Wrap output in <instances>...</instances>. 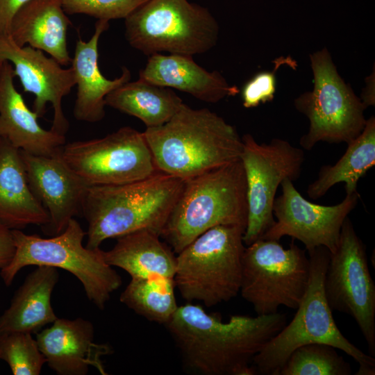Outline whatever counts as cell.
Here are the masks:
<instances>
[{"instance_id": "obj_24", "label": "cell", "mask_w": 375, "mask_h": 375, "mask_svg": "<svg viewBox=\"0 0 375 375\" xmlns=\"http://www.w3.org/2000/svg\"><path fill=\"white\" fill-rule=\"evenodd\" d=\"M160 238L147 229L123 235L117 238L111 249L103 251L104 259L110 266L126 271L131 278H174L176 256Z\"/></svg>"}, {"instance_id": "obj_14", "label": "cell", "mask_w": 375, "mask_h": 375, "mask_svg": "<svg viewBox=\"0 0 375 375\" xmlns=\"http://www.w3.org/2000/svg\"><path fill=\"white\" fill-rule=\"evenodd\" d=\"M281 187V194L273 204L276 220L261 238L279 241L283 236H290L301 241L308 252L324 247L334 253L342 224L357 206L358 192L346 194L336 205L323 206L306 199L290 179H285Z\"/></svg>"}, {"instance_id": "obj_5", "label": "cell", "mask_w": 375, "mask_h": 375, "mask_svg": "<svg viewBox=\"0 0 375 375\" xmlns=\"http://www.w3.org/2000/svg\"><path fill=\"white\" fill-rule=\"evenodd\" d=\"M330 251L319 247L309 251L310 278L296 314L255 356L256 373L278 375L290 354L298 347L326 344L342 350L359 365L356 375H374L375 359L350 342L339 330L324 294V283Z\"/></svg>"}, {"instance_id": "obj_12", "label": "cell", "mask_w": 375, "mask_h": 375, "mask_svg": "<svg viewBox=\"0 0 375 375\" xmlns=\"http://www.w3.org/2000/svg\"><path fill=\"white\" fill-rule=\"evenodd\" d=\"M240 160L244 171L248 207L243 234L244 245L258 239L274 224L273 204L279 185L286 178L296 181L305 160L302 149L274 138L258 143L249 133L242 137Z\"/></svg>"}, {"instance_id": "obj_29", "label": "cell", "mask_w": 375, "mask_h": 375, "mask_svg": "<svg viewBox=\"0 0 375 375\" xmlns=\"http://www.w3.org/2000/svg\"><path fill=\"white\" fill-rule=\"evenodd\" d=\"M0 359L8 363L14 375H38L46 363L36 339L25 332L0 335Z\"/></svg>"}, {"instance_id": "obj_32", "label": "cell", "mask_w": 375, "mask_h": 375, "mask_svg": "<svg viewBox=\"0 0 375 375\" xmlns=\"http://www.w3.org/2000/svg\"><path fill=\"white\" fill-rule=\"evenodd\" d=\"M30 0H0V35H9L17 12Z\"/></svg>"}, {"instance_id": "obj_23", "label": "cell", "mask_w": 375, "mask_h": 375, "mask_svg": "<svg viewBox=\"0 0 375 375\" xmlns=\"http://www.w3.org/2000/svg\"><path fill=\"white\" fill-rule=\"evenodd\" d=\"M59 280L57 268L37 266L15 292L10 305L0 315V335L11 332L37 333L58 317L51 303Z\"/></svg>"}, {"instance_id": "obj_33", "label": "cell", "mask_w": 375, "mask_h": 375, "mask_svg": "<svg viewBox=\"0 0 375 375\" xmlns=\"http://www.w3.org/2000/svg\"><path fill=\"white\" fill-rule=\"evenodd\" d=\"M15 253L12 229L0 223V269L7 267Z\"/></svg>"}, {"instance_id": "obj_11", "label": "cell", "mask_w": 375, "mask_h": 375, "mask_svg": "<svg viewBox=\"0 0 375 375\" xmlns=\"http://www.w3.org/2000/svg\"><path fill=\"white\" fill-rule=\"evenodd\" d=\"M60 155L88 187L125 184L159 172L143 132L130 126L103 138L65 143Z\"/></svg>"}, {"instance_id": "obj_27", "label": "cell", "mask_w": 375, "mask_h": 375, "mask_svg": "<svg viewBox=\"0 0 375 375\" xmlns=\"http://www.w3.org/2000/svg\"><path fill=\"white\" fill-rule=\"evenodd\" d=\"M174 278H131L119 300L147 319L165 324L178 308Z\"/></svg>"}, {"instance_id": "obj_18", "label": "cell", "mask_w": 375, "mask_h": 375, "mask_svg": "<svg viewBox=\"0 0 375 375\" xmlns=\"http://www.w3.org/2000/svg\"><path fill=\"white\" fill-rule=\"evenodd\" d=\"M12 65L3 61L0 67V137L14 147L38 156H53L61 151L65 135L38 123L36 113L28 108L14 84Z\"/></svg>"}, {"instance_id": "obj_6", "label": "cell", "mask_w": 375, "mask_h": 375, "mask_svg": "<svg viewBox=\"0 0 375 375\" xmlns=\"http://www.w3.org/2000/svg\"><path fill=\"white\" fill-rule=\"evenodd\" d=\"M12 235L15 256L0 272L6 286L12 284L17 274L25 267L60 268L76 276L88 300L103 310L111 294L122 283L121 276L106 262L103 251L83 246L86 232L75 218L69 220L62 232L50 238L28 235L19 229H12Z\"/></svg>"}, {"instance_id": "obj_17", "label": "cell", "mask_w": 375, "mask_h": 375, "mask_svg": "<svg viewBox=\"0 0 375 375\" xmlns=\"http://www.w3.org/2000/svg\"><path fill=\"white\" fill-rule=\"evenodd\" d=\"M52 324L36 335L39 349L51 369L59 375H85L92 366L107 374L101 357L111 353L112 349L94 342L91 322L58 317Z\"/></svg>"}, {"instance_id": "obj_7", "label": "cell", "mask_w": 375, "mask_h": 375, "mask_svg": "<svg viewBox=\"0 0 375 375\" xmlns=\"http://www.w3.org/2000/svg\"><path fill=\"white\" fill-rule=\"evenodd\" d=\"M244 231L233 225L212 227L177 253L174 281L185 300L212 307L238 294Z\"/></svg>"}, {"instance_id": "obj_16", "label": "cell", "mask_w": 375, "mask_h": 375, "mask_svg": "<svg viewBox=\"0 0 375 375\" xmlns=\"http://www.w3.org/2000/svg\"><path fill=\"white\" fill-rule=\"evenodd\" d=\"M21 153L30 188L49 216L45 228L58 235L81 212L89 187L67 166L60 152L53 156Z\"/></svg>"}, {"instance_id": "obj_26", "label": "cell", "mask_w": 375, "mask_h": 375, "mask_svg": "<svg viewBox=\"0 0 375 375\" xmlns=\"http://www.w3.org/2000/svg\"><path fill=\"white\" fill-rule=\"evenodd\" d=\"M375 165V117L367 119L362 133L347 144L342 156L333 165L322 166L317 178L307 188L308 196L317 199L333 185L344 183L346 194L357 191L358 183Z\"/></svg>"}, {"instance_id": "obj_28", "label": "cell", "mask_w": 375, "mask_h": 375, "mask_svg": "<svg viewBox=\"0 0 375 375\" xmlns=\"http://www.w3.org/2000/svg\"><path fill=\"white\" fill-rule=\"evenodd\" d=\"M351 372V365L335 347L313 343L297 348L278 375H350Z\"/></svg>"}, {"instance_id": "obj_4", "label": "cell", "mask_w": 375, "mask_h": 375, "mask_svg": "<svg viewBox=\"0 0 375 375\" xmlns=\"http://www.w3.org/2000/svg\"><path fill=\"white\" fill-rule=\"evenodd\" d=\"M247 215L246 179L240 159L184 181L160 238L177 254L212 227L245 228Z\"/></svg>"}, {"instance_id": "obj_15", "label": "cell", "mask_w": 375, "mask_h": 375, "mask_svg": "<svg viewBox=\"0 0 375 375\" xmlns=\"http://www.w3.org/2000/svg\"><path fill=\"white\" fill-rule=\"evenodd\" d=\"M0 61L10 62L24 91L35 96L33 110L38 117L45 114L48 103L51 105L53 115L50 129L65 135L69 124L62 103L76 85L72 68H62L41 50L28 45L19 46L10 35H0Z\"/></svg>"}, {"instance_id": "obj_9", "label": "cell", "mask_w": 375, "mask_h": 375, "mask_svg": "<svg viewBox=\"0 0 375 375\" xmlns=\"http://www.w3.org/2000/svg\"><path fill=\"white\" fill-rule=\"evenodd\" d=\"M310 60L313 89L294 101L296 109L310 122L308 131L300 138L299 144L308 151L320 141L347 144L363 131L366 108L338 73L326 48L310 54Z\"/></svg>"}, {"instance_id": "obj_19", "label": "cell", "mask_w": 375, "mask_h": 375, "mask_svg": "<svg viewBox=\"0 0 375 375\" xmlns=\"http://www.w3.org/2000/svg\"><path fill=\"white\" fill-rule=\"evenodd\" d=\"M108 28V21L97 20L90 40L85 41L79 38L75 45L71 62L77 86L73 115L81 122L94 123L102 120L106 115V96L131 80V74L126 67H122L119 77L112 80L106 78L100 71L99 40Z\"/></svg>"}, {"instance_id": "obj_3", "label": "cell", "mask_w": 375, "mask_h": 375, "mask_svg": "<svg viewBox=\"0 0 375 375\" xmlns=\"http://www.w3.org/2000/svg\"><path fill=\"white\" fill-rule=\"evenodd\" d=\"M183 183L158 172L125 184L89 187L81 210L88 222L86 247L97 249L107 239L142 229L160 236Z\"/></svg>"}, {"instance_id": "obj_31", "label": "cell", "mask_w": 375, "mask_h": 375, "mask_svg": "<svg viewBox=\"0 0 375 375\" xmlns=\"http://www.w3.org/2000/svg\"><path fill=\"white\" fill-rule=\"evenodd\" d=\"M290 60L288 58H278L273 71L260 72L245 83L241 90L243 106L255 108L272 101L276 92V72L281 65L290 64Z\"/></svg>"}, {"instance_id": "obj_25", "label": "cell", "mask_w": 375, "mask_h": 375, "mask_svg": "<svg viewBox=\"0 0 375 375\" xmlns=\"http://www.w3.org/2000/svg\"><path fill=\"white\" fill-rule=\"evenodd\" d=\"M106 106L141 120L147 128L168 122L183 103L169 88L162 87L143 78L128 81L110 92Z\"/></svg>"}, {"instance_id": "obj_13", "label": "cell", "mask_w": 375, "mask_h": 375, "mask_svg": "<svg viewBox=\"0 0 375 375\" xmlns=\"http://www.w3.org/2000/svg\"><path fill=\"white\" fill-rule=\"evenodd\" d=\"M324 294L332 311L352 317L375 356V284L370 274L366 249L347 217L336 251L330 253Z\"/></svg>"}, {"instance_id": "obj_34", "label": "cell", "mask_w": 375, "mask_h": 375, "mask_svg": "<svg viewBox=\"0 0 375 375\" xmlns=\"http://www.w3.org/2000/svg\"><path fill=\"white\" fill-rule=\"evenodd\" d=\"M2 62H3V61H0V67H1V66Z\"/></svg>"}, {"instance_id": "obj_30", "label": "cell", "mask_w": 375, "mask_h": 375, "mask_svg": "<svg viewBox=\"0 0 375 375\" xmlns=\"http://www.w3.org/2000/svg\"><path fill=\"white\" fill-rule=\"evenodd\" d=\"M148 0H62L68 15L83 14L97 20L125 19Z\"/></svg>"}, {"instance_id": "obj_20", "label": "cell", "mask_w": 375, "mask_h": 375, "mask_svg": "<svg viewBox=\"0 0 375 375\" xmlns=\"http://www.w3.org/2000/svg\"><path fill=\"white\" fill-rule=\"evenodd\" d=\"M139 78L211 103L240 92L238 88L230 85L218 71H207L189 55L151 54L140 70Z\"/></svg>"}, {"instance_id": "obj_8", "label": "cell", "mask_w": 375, "mask_h": 375, "mask_svg": "<svg viewBox=\"0 0 375 375\" xmlns=\"http://www.w3.org/2000/svg\"><path fill=\"white\" fill-rule=\"evenodd\" d=\"M124 19L127 42L148 56H193L218 40L219 25L209 10L188 0H148Z\"/></svg>"}, {"instance_id": "obj_1", "label": "cell", "mask_w": 375, "mask_h": 375, "mask_svg": "<svg viewBox=\"0 0 375 375\" xmlns=\"http://www.w3.org/2000/svg\"><path fill=\"white\" fill-rule=\"evenodd\" d=\"M286 324V316L231 315L227 322L190 302L165 324L184 367L201 375H253L255 356Z\"/></svg>"}, {"instance_id": "obj_2", "label": "cell", "mask_w": 375, "mask_h": 375, "mask_svg": "<svg viewBox=\"0 0 375 375\" xmlns=\"http://www.w3.org/2000/svg\"><path fill=\"white\" fill-rule=\"evenodd\" d=\"M143 133L157 169L183 181L240 160L242 151L235 126L184 103L168 122Z\"/></svg>"}, {"instance_id": "obj_10", "label": "cell", "mask_w": 375, "mask_h": 375, "mask_svg": "<svg viewBox=\"0 0 375 375\" xmlns=\"http://www.w3.org/2000/svg\"><path fill=\"white\" fill-rule=\"evenodd\" d=\"M310 260L292 242L285 249L275 240L258 239L245 247L240 292L258 315L297 309L310 278Z\"/></svg>"}, {"instance_id": "obj_22", "label": "cell", "mask_w": 375, "mask_h": 375, "mask_svg": "<svg viewBox=\"0 0 375 375\" xmlns=\"http://www.w3.org/2000/svg\"><path fill=\"white\" fill-rule=\"evenodd\" d=\"M49 216L32 192L21 151L0 137V223L10 229L46 227Z\"/></svg>"}, {"instance_id": "obj_21", "label": "cell", "mask_w": 375, "mask_h": 375, "mask_svg": "<svg viewBox=\"0 0 375 375\" xmlns=\"http://www.w3.org/2000/svg\"><path fill=\"white\" fill-rule=\"evenodd\" d=\"M70 25L62 0H30L14 16L9 35L19 46L28 44L67 66L72 62L67 44Z\"/></svg>"}]
</instances>
